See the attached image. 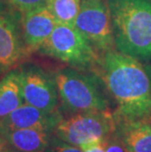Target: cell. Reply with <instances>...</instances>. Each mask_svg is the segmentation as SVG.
I'll return each mask as SVG.
<instances>
[{
  "instance_id": "6da1fadb",
  "label": "cell",
  "mask_w": 151,
  "mask_h": 152,
  "mask_svg": "<svg viewBox=\"0 0 151 152\" xmlns=\"http://www.w3.org/2000/svg\"><path fill=\"white\" fill-rule=\"evenodd\" d=\"M97 70L116 102L115 118L151 121V80L144 64L113 49L101 55Z\"/></svg>"
},
{
  "instance_id": "7a4b0ae2",
  "label": "cell",
  "mask_w": 151,
  "mask_h": 152,
  "mask_svg": "<svg viewBox=\"0 0 151 152\" xmlns=\"http://www.w3.org/2000/svg\"><path fill=\"white\" fill-rule=\"evenodd\" d=\"M115 48L139 61L151 59V0H106Z\"/></svg>"
},
{
  "instance_id": "3957f363",
  "label": "cell",
  "mask_w": 151,
  "mask_h": 152,
  "mask_svg": "<svg viewBox=\"0 0 151 152\" xmlns=\"http://www.w3.org/2000/svg\"><path fill=\"white\" fill-rule=\"evenodd\" d=\"M59 100L69 114L109 110V101L95 74L65 68L54 75Z\"/></svg>"
},
{
  "instance_id": "277c9868",
  "label": "cell",
  "mask_w": 151,
  "mask_h": 152,
  "mask_svg": "<svg viewBox=\"0 0 151 152\" xmlns=\"http://www.w3.org/2000/svg\"><path fill=\"white\" fill-rule=\"evenodd\" d=\"M37 52L82 71L97 69L101 57L75 26L59 23Z\"/></svg>"
},
{
  "instance_id": "5b68a950",
  "label": "cell",
  "mask_w": 151,
  "mask_h": 152,
  "mask_svg": "<svg viewBox=\"0 0 151 152\" xmlns=\"http://www.w3.org/2000/svg\"><path fill=\"white\" fill-rule=\"evenodd\" d=\"M116 129L114 113L105 111L82 112L70 114L58 122L53 134L68 143L81 146L88 142L105 140Z\"/></svg>"
},
{
  "instance_id": "8992f818",
  "label": "cell",
  "mask_w": 151,
  "mask_h": 152,
  "mask_svg": "<svg viewBox=\"0 0 151 152\" xmlns=\"http://www.w3.org/2000/svg\"><path fill=\"white\" fill-rule=\"evenodd\" d=\"M75 27L100 56L116 49L106 0H81Z\"/></svg>"
},
{
  "instance_id": "52a82bcc",
  "label": "cell",
  "mask_w": 151,
  "mask_h": 152,
  "mask_svg": "<svg viewBox=\"0 0 151 152\" xmlns=\"http://www.w3.org/2000/svg\"><path fill=\"white\" fill-rule=\"evenodd\" d=\"M21 20V13L0 0V70L17 65L28 54Z\"/></svg>"
},
{
  "instance_id": "ba28073f",
  "label": "cell",
  "mask_w": 151,
  "mask_h": 152,
  "mask_svg": "<svg viewBox=\"0 0 151 152\" xmlns=\"http://www.w3.org/2000/svg\"><path fill=\"white\" fill-rule=\"evenodd\" d=\"M19 72L25 103L46 112L58 110L59 96L53 77L34 65L21 68Z\"/></svg>"
},
{
  "instance_id": "9c48e42d",
  "label": "cell",
  "mask_w": 151,
  "mask_h": 152,
  "mask_svg": "<svg viewBox=\"0 0 151 152\" xmlns=\"http://www.w3.org/2000/svg\"><path fill=\"white\" fill-rule=\"evenodd\" d=\"M62 117L59 110L46 112L24 103L0 120V132L18 129H40L53 132Z\"/></svg>"
},
{
  "instance_id": "30bf717a",
  "label": "cell",
  "mask_w": 151,
  "mask_h": 152,
  "mask_svg": "<svg viewBox=\"0 0 151 152\" xmlns=\"http://www.w3.org/2000/svg\"><path fill=\"white\" fill-rule=\"evenodd\" d=\"M58 24L46 6L22 14V33L28 54L37 52Z\"/></svg>"
},
{
  "instance_id": "8fae6325",
  "label": "cell",
  "mask_w": 151,
  "mask_h": 152,
  "mask_svg": "<svg viewBox=\"0 0 151 152\" xmlns=\"http://www.w3.org/2000/svg\"><path fill=\"white\" fill-rule=\"evenodd\" d=\"M116 120L115 135L130 152H151V121Z\"/></svg>"
},
{
  "instance_id": "7c38bea8",
  "label": "cell",
  "mask_w": 151,
  "mask_h": 152,
  "mask_svg": "<svg viewBox=\"0 0 151 152\" xmlns=\"http://www.w3.org/2000/svg\"><path fill=\"white\" fill-rule=\"evenodd\" d=\"M0 135L17 152H44L54 134L40 129H18L2 132Z\"/></svg>"
},
{
  "instance_id": "4fadbf2b",
  "label": "cell",
  "mask_w": 151,
  "mask_h": 152,
  "mask_svg": "<svg viewBox=\"0 0 151 152\" xmlns=\"http://www.w3.org/2000/svg\"><path fill=\"white\" fill-rule=\"evenodd\" d=\"M25 103L19 70L11 71L0 80V120Z\"/></svg>"
},
{
  "instance_id": "5bb4252c",
  "label": "cell",
  "mask_w": 151,
  "mask_h": 152,
  "mask_svg": "<svg viewBox=\"0 0 151 152\" xmlns=\"http://www.w3.org/2000/svg\"><path fill=\"white\" fill-rule=\"evenodd\" d=\"M46 7L59 24L75 26L81 7V0H48Z\"/></svg>"
},
{
  "instance_id": "9a60e30c",
  "label": "cell",
  "mask_w": 151,
  "mask_h": 152,
  "mask_svg": "<svg viewBox=\"0 0 151 152\" xmlns=\"http://www.w3.org/2000/svg\"><path fill=\"white\" fill-rule=\"evenodd\" d=\"M3 1L16 11L24 14L38 7L46 6L48 0H3Z\"/></svg>"
},
{
  "instance_id": "2e32d148",
  "label": "cell",
  "mask_w": 151,
  "mask_h": 152,
  "mask_svg": "<svg viewBox=\"0 0 151 152\" xmlns=\"http://www.w3.org/2000/svg\"><path fill=\"white\" fill-rule=\"evenodd\" d=\"M44 152H82V150L80 146L68 143L53 135Z\"/></svg>"
},
{
  "instance_id": "e0dca14e",
  "label": "cell",
  "mask_w": 151,
  "mask_h": 152,
  "mask_svg": "<svg viewBox=\"0 0 151 152\" xmlns=\"http://www.w3.org/2000/svg\"><path fill=\"white\" fill-rule=\"evenodd\" d=\"M104 146L105 152H130L114 132L104 140Z\"/></svg>"
},
{
  "instance_id": "ac0fdd59",
  "label": "cell",
  "mask_w": 151,
  "mask_h": 152,
  "mask_svg": "<svg viewBox=\"0 0 151 152\" xmlns=\"http://www.w3.org/2000/svg\"><path fill=\"white\" fill-rule=\"evenodd\" d=\"M80 147L82 152H105L104 140L88 142V143L81 145Z\"/></svg>"
},
{
  "instance_id": "d6986e66",
  "label": "cell",
  "mask_w": 151,
  "mask_h": 152,
  "mask_svg": "<svg viewBox=\"0 0 151 152\" xmlns=\"http://www.w3.org/2000/svg\"><path fill=\"white\" fill-rule=\"evenodd\" d=\"M144 67H145L147 73H148V75H149L150 80H151V64H144Z\"/></svg>"
},
{
  "instance_id": "ffe728a7",
  "label": "cell",
  "mask_w": 151,
  "mask_h": 152,
  "mask_svg": "<svg viewBox=\"0 0 151 152\" xmlns=\"http://www.w3.org/2000/svg\"><path fill=\"white\" fill-rule=\"evenodd\" d=\"M2 140H0V150H1V148H2Z\"/></svg>"
},
{
  "instance_id": "44dd1931",
  "label": "cell",
  "mask_w": 151,
  "mask_h": 152,
  "mask_svg": "<svg viewBox=\"0 0 151 152\" xmlns=\"http://www.w3.org/2000/svg\"><path fill=\"white\" fill-rule=\"evenodd\" d=\"M0 152H7V151H2V150H0Z\"/></svg>"
}]
</instances>
